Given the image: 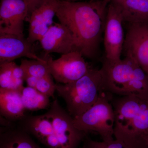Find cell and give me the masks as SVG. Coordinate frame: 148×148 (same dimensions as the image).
<instances>
[{
  "instance_id": "8fae6325",
  "label": "cell",
  "mask_w": 148,
  "mask_h": 148,
  "mask_svg": "<svg viewBox=\"0 0 148 148\" xmlns=\"http://www.w3.org/2000/svg\"><path fill=\"white\" fill-rule=\"evenodd\" d=\"M124 46L126 56L135 60L148 75V24H131Z\"/></svg>"
},
{
  "instance_id": "2e32d148",
  "label": "cell",
  "mask_w": 148,
  "mask_h": 148,
  "mask_svg": "<svg viewBox=\"0 0 148 148\" xmlns=\"http://www.w3.org/2000/svg\"><path fill=\"white\" fill-rule=\"evenodd\" d=\"M123 21L148 24V0H115Z\"/></svg>"
},
{
  "instance_id": "52a82bcc",
  "label": "cell",
  "mask_w": 148,
  "mask_h": 148,
  "mask_svg": "<svg viewBox=\"0 0 148 148\" xmlns=\"http://www.w3.org/2000/svg\"><path fill=\"white\" fill-rule=\"evenodd\" d=\"M84 57L81 52L75 51L62 54L55 60L48 54L44 58L51 75L57 83L67 84L79 79L91 69Z\"/></svg>"
},
{
  "instance_id": "ac0fdd59",
  "label": "cell",
  "mask_w": 148,
  "mask_h": 148,
  "mask_svg": "<svg viewBox=\"0 0 148 148\" xmlns=\"http://www.w3.org/2000/svg\"><path fill=\"white\" fill-rule=\"evenodd\" d=\"M21 98L26 110H44L50 106V97L29 86H24L21 90Z\"/></svg>"
},
{
  "instance_id": "8992f818",
  "label": "cell",
  "mask_w": 148,
  "mask_h": 148,
  "mask_svg": "<svg viewBox=\"0 0 148 148\" xmlns=\"http://www.w3.org/2000/svg\"><path fill=\"white\" fill-rule=\"evenodd\" d=\"M45 113L52 123L53 134L60 148H78L84 140L85 133L77 129L73 118L57 99L51 103Z\"/></svg>"
},
{
  "instance_id": "6da1fadb",
  "label": "cell",
  "mask_w": 148,
  "mask_h": 148,
  "mask_svg": "<svg viewBox=\"0 0 148 148\" xmlns=\"http://www.w3.org/2000/svg\"><path fill=\"white\" fill-rule=\"evenodd\" d=\"M105 10L102 2L59 0L56 16L71 32L78 50L85 57L91 58L97 50Z\"/></svg>"
},
{
  "instance_id": "9c48e42d",
  "label": "cell",
  "mask_w": 148,
  "mask_h": 148,
  "mask_svg": "<svg viewBox=\"0 0 148 148\" xmlns=\"http://www.w3.org/2000/svg\"><path fill=\"white\" fill-rule=\"evenodd\" d=\"M32 11L25 0H1L0 34L24 35V22Z\"/></svg>"
},
{
  "instance_id": "4fadbf2b",
  "label": "cell",
  "mask_w": 148,
  "mask_h": 148,
  "mask_svg": "<svg viewBox=\"0 0 148 148\" xmlns=\"http://www.w3.org/2000/svg\"><path fill=\"white\" fill-rule=\"evenodd\" d=\"M32 45L24 35L0 34V64L21 57L44 61L36 54Z\"/></svg>"
},
{
  "instance_id": "7402d4cb",
  "label": "cell",
  "mask_w": 148,
  "mask_h": 148,
  "mask_svg": "<svg viewBox=\"0 0 148 148\" xmlns=\"http://www.w3.org/2000/svg\"><path fill=\"white\" fill-rule=\"evenodd\" d=\"M82 148H129L117 139L110 141H97L87 139L85 140Z\"/></svg>"
},
{
  "instance_id": "ffe728a7",
  "label": "cell",
  "mask_w": 148,
  "mask_h": 148,
  "mask_svg": "<svg viewBox=\"0 0 148 148\" xmlns=\"http://www.w3.org/2000/svg\"><path fill=\"white\" fill-rule=\"evenodd\" d=\"M52 76L37 78L34 77L25 75L24 81L27 86L33 88L49 97L54 98L56 92V84Z\"/></svg>"
},
{
  "instance_id": "277c9868",
  "label": "cell",
  "mask_w": 148,
  "mask_h": 148,
  "mask_svg": "<svg viewBox=\"0 0 148 148\" xmlns=\"http://www.w3.org/2000/svg\"><path fill=\"white\" fill-rule=\"evenodd\" d=\"M56 91L65 101L71 115L73 118L79 116L94 105L106 92L101 69H90L84 76L70 83L56 84Z\"/></svg>"
},
{
  "instance_id": "ba28073f",
  "label": "cell",
  "mask_w": 148,
  "mask_h": 148,
  "mask_svg": "<svg viewBox=\"0 0 148 148\" xmlns=\"http://www.w3.org/2000/svg\"><path fill=\"white\" fill-rule=\"evenodd\" d=\"M123 18L118 7L113 2L109 3L107 10L104 43L106 60L116 61L121 59L124 46Z\"/></svg>"
},
{
  "instance_id": "9a60e30c",
  "label": "cell",
  "mask_w": 148,
  "mask_h": 148,
  "mask_svg": "<svg viewBox=\"0 0 148 148\" xmlns=\"http://www.w3.org/2000/svg\"><path fill=\"white\" fill-rule=\"evenodd\" d=\"M21 91L0 89V114L12 122H19L25 117V110Z\"/></svg>"
},
{
  "instance_id": "e0dca14e",
  "label": "cell",
  "mask_w": 148,
  "mask_h": 148,
  "mask_svg": "<svg viewBox=\"0 0 148 148\" xmlns=\"http://www.w3.org/2000/svg\"><path fill=\"white\" fill-rule=\"evenodd\" d=\"M0 148H42L31 135L20 127H2L0 132Z\"/></svg>"
},
{
  "instance_id": "5bb4252c",
  "label": "cell",
  "mask_w": 148,
  "mask_h": 148,
  "mask_svg": "<svg viewBox=\"0 0 148 148\" xmlns=\"http://www.w3.org/2000/svg\"><path fill=\"white\" fill-rule=\"evenodd\" d=\"M20 127L48 148H60L54 137L51 121L47 114L26 115Z\"/></svg>"
},
{
  "instance_id": "7a4b0ae2",
  "label": "cell",
  "mask_w": 148,
  "mask_h": 148,
  "mask_svg": "<svg viewBox=\"0 0 148 148\" xmlns=\"http://www.w3.org/2000/svg\"><path fill=\"white\" fill-rule=\"evenodd\" d=\"M114 138L129 148H148V101L135 95L113 100Z\"/></svg>"
},
{
  "instance_id": "cb8c5ba5",
  "label": "cell",
  "mask_w": 148,
  "mask_h": 148,
  "mask_svg": "<svg viewBox=\"0 0 148 148\" xmlns=\"http://www.w3.org/2000/svg\"><path fill=\"white\" fill-rule=\"evenodd\" d=\"M114 1H115V0H104L102 2L103 8L104 9L106 8V6H107L108 3H109L111 2Z\"/></svg>"
},
{
  "instance_id": "3957f363",
  "label": "cell",
  "mask_w": 148,
  "mask_h": 148,
  "mask_svg": "<svg viewBox=\"0 0 148 148\" xmlns=\"http://www.w3.org/2000/svg\"><path fill=\"white\" fill-rule=\"evenodd\" d=\"M101 69L106 92L118 96L135 95L148 101V75L132 58L106 59Z\"/></svg>"
},
{
  "instance_id": "d4e9b609",
  "label": "cell",
  "mask_w": 148,
  "mask_h": 148,
  "mask_svg": "<svg viewBox=\"0 0 148 148\" xmlns=\"http://www.w3.org/2000/svg\"><path fill=\"white\" fill-rule=\"evenodd\" d=\"M66 1H77V0H66Z\"/></svg>"
},
{
  "instance_id": "d6986e66",
  "label": "cell",
  "mask_w": 148,
  "mask_h": 148,
  "mask_svg": "<svg viewBox=\"0 0 148 148\" xmlns=\"http://www.w3.org/2000/svg\"><path fill=\"white\" fill-rule=\"evenodd\" d=\"M14 62L0 64V89L21 91L24 87V81L14 77L12 69Z\"/></svg>"
},
{
  "instance_id": "30bf717a",
  "label": "cell",
  "mask_w": 148,
  "mask_h": 148,
  "mask_svg": "<svg viewBox=\"0 0 148 148\" xmlns=\"http://www.w3.org/2000/svg\"><path fill=\"white\" fill-rule=\"evenodd\" d=\"M59 0H41L31 12L29 17L27 39L31 43L39 41L53 24Z\"/></svg>"
},
{
  "instance_id": "7c38bea8",
  "label": "cell",
  "mask_w": 148,
  "mask_h": 148,
  "mask_svg": "<svg viewBox=\"0 0 148 148\" xmlns=\"http://www.w3.org/2000/svg\"><path fill=\"white\" fill-rule=\"evenodd\" d=\"M39 41L46 54L62 55L78 51L71 32L60 22L53 24Z\"/></svg>"
},
{
  "instance_id": "5b68a950",
  "label": "cell",
  "mask_w": 148,
  "mask_h": 148,
  "mask_svg": "<svg viewBox=\"0 0 148 148\" xmlns=\"http://www.w3.org/2000/svg\"><path fill=\"white\" fill-rule=\"evenodd\" d=\"M106 94L102 93L98 101L80 115L73 118L74 125L82 132H97L103 141L114 139V112L112 101Z\"/></svg>"
},
{
  "instance_id": "44dd1931",
  "label": "cell",
  "mask_w": 148,
  "mask_h": 148,
  "mask_svg": "<svg viewBox=\"0 0 148 148\" xmlns=\"http://www.w3.org/2000/svg\"><path fill=\"white\" fill-rule=\"evenodd\" d=\"M44 59V61L35 59H22L20 66L24 70L25 75H27L34 77L37 78L51 75L46 61L45 58Z\"/></svg>"
},
{
  "instance_id": "603a6c76",
  "label": "cell",
  "mask_w": 148,
  "mask_h": 148,
  "mask_svg": "<svg viewBox=\"0 0 148 148\" xmlns=\"http://www.w3.org/2000/svg\"><path fill=\"white\" fill-rule=\"evenodd\" d=\"M25 1L29 3V4L32 7V10H33V9L40 3L41 0H25Z\"/></svg>"
}]
</instances>
